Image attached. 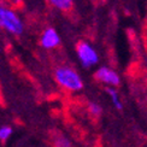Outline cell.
I'll return each instance as SVG.
<instances>
[{"mask_svg":"<svg viewBox=\"0 0 147 147\" xmlns=\"http://www.w3.org/2000/svg\"><path fill=\"white\" fill-rule=\"evenodd\" d=\"M54 80L65 90L80 92L83 89V80L81 75L71 66L62 65L54 70Z\"/></svg>","mask_w":147,"mask_h":147,"instance_id":"obj_1","label":"cell"},{"mask_svg":"<svg viewBox=\"0 0 147 147\" xmlns=\"http://www.w3.org/2000/svg\"><path fill=\"white\" fill-rule=\"evenodd\" d=\"M0 28H4L13 35H21L24 30L21 18L5 6H0Z\"/></svg>","mask_w":147,"mask_h":147,"instance_id":"obj_2","label":"cell"},{"mask_svg":"<svg viewBox=\"0 0 147 147\" xmlns=\"http://www.w3.org/2000/svg\"><path fill=\"white\" fill-rule=\"evenodd\" d=\"M76 53L77 58L80 59V63L83 68H92L98 64L99 62V56L95 48L87 41H80L76 45Z\"/></svg>","mask_w":147,"mask_h":147,"instance_id":"obj_3","label":"cell"},{"mask_svg":"<svg viewBox=\"0 0 147 147\" xmlns=\"http://www.w3.org/2000/svg\"><path fill=\"white\" fill-rule=\"evenodd\" d=\"M94 78L98 82L105 84L106 87H117L121 83V77L117 71L109 68V66H101L94 72Z\"/></svg>","mask_w":147,"mask_h":147,"instance_id":"obj_4","label":"cell"},{"mask_svg":"<svg viewBox=\"0 0 147 147\" xmlns=\"http://www.w3.org/2000/svg\"><path fill=\"white\" fill-rule=\"evenodd\" d=\"M40 44L45 50H53L60 44V38L57 33V30L50 27L44 30V33L41 35L40 39Z\"/></svg>","mask_w":147,"mask_h":147,"instance_id":"obj_5","label":"cell"},{"mask_svg":"<svg viewBox=\"0 0 147 147\" xmlns=\"http://www.w3.org/2000/svg\"><path fill=\"white\" fill-rule=\"evenodd\" d=\"M105 90H106V93L109 94L110 99H111V101H112V105L116 109H117V110H122V109H123V104H122V101H121L118 90L116 89L115 87H106Z\"/></svg>","mask_w":147,"mask_h":147,"instance_id":"obj_6","label":"cell"},{"mask_svg":"<svg viewBox=\"0 0 147 147\" xmlns=\"http://www.w3.org/2000/svg\"><path fill=\"white\" fill-rule=\"evenodd\" d=\"M48 3L56 9L64 12L70 11L74 6V0H48Z\"/></svg>","mask_w":147,"mask_h":147,"instance_id":"obj_7","label":"cell"},{"mask_svg":"<svg viewBox=\"0 0 147 147\" xmlns=\"http://www.w3.org/2000/svg\"><path fill=\"white\" fill-rule=\"evenodd\" d=\"M53 145L54 147H71V141L70 140L62 135V134H57L56 136L53 138Z\"/></svg>","mask_w":147,"mask_h":147,"instance_id":"obj_8","label":"cell"},{"mask_svg":"<svg viewBox=\"0 0 147 147\" xmlns=\"http://www.w3.org/2000/svg\"><path fill=\"white\" fill-rule=\"evenodd\" d=\"M13 133V129L10 125H3L0 127V141H6Z\"/></svg>","mask_w":147,"mask_h":147,"instance_id":"obj_9","label":"cell"},{"mask_svg":"<svg viewBox=\"0 0 147 147\" xmlns=\"http://www.w3.org/2000/svg\"><path fill=\"white\" fill-rule=\"evenodd\" d=\"M88 110L90 115H93L94 117H99L102 112V107L99 105L98 102H89L88 104Z\"/></svg>","mask_w":147,"mask_h":147,"instance_id":"obj_10","label":"cell"},{"mask_svg":"<svg viewBox=\"0 0 147 147\" xmlns=\"http://www.w3.org/2000/svg\"><path fill=\"white\" fill-rule=\"evenodd\" d=\"M145 63H146V68H147V57H146V59H145Z\"/></svg>","mask_w":147,"mask_h":147,"instance_id":"obj_11","label":"cell"},{"mask_svg":"<svg viewBox=\"0 0 147 147\" xmlns=\"http://www.w3.org/2000/svg\"><path fill=\"white\" fill-rule=\"evenodd\" d=\"M0 98H1V94H0Z\"/></svg>","mask_w":147,"mask_h":147,"instance_id":"obj_12","label":"cell"}]
</instances>
